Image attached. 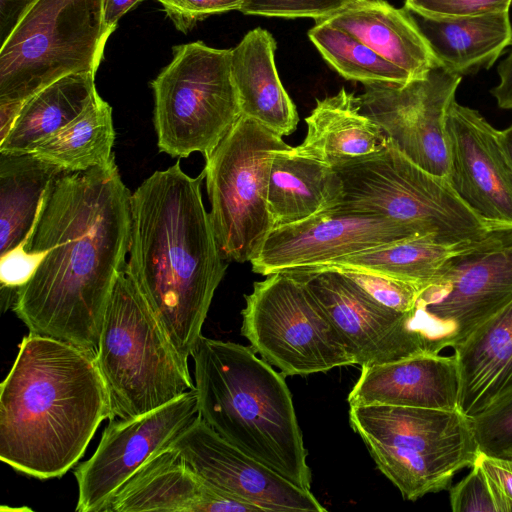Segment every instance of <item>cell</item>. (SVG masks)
Listing matches in <instances>:
<instances>
[{"mask_svg": "<svg viewBox=\"0 0 512 512\" xmlns=\"http://www.w3.org/2000/svg\"><path fill=\"white\" fill-rule=\"evenodd\" d=\"M131 196L114 158L52 180L23 240L26 250L45 255L15 290L12 306L30 333L96 352L115 281L127 264Z\"/></svg>", "mask_w": 512, "mask_h": 512, "instance_id": "6da1fadb", "label": "cell"}, {"mask_svg": "<svg viewBox=\"0 0 512 512\" xmlns=\"http://www.w3.org/2000/svg\"><path fill=\"white\" fill-rule=\"evenodd\" d=\"M204 179L203 171L192 178L177 161L131 196L126 267L186 361L227 268L204 207Z\"/></svg>", "mask_w": 512, "mask_h": 512, "instance_id": "7a4b0ae2", "label": "cell"}, {"mask_svg": "<svg viewBox=\"0 0 512 512\" xmlns=\"http://www.w3.org/2000/svg\"><path fill=\"white\" fill-rule=\"evenodd\" d=\"M112 419L95 351L28 333L0 385V459L40 480L60 478Z\"/></svg>", "mask_w": 512, "mask_h": 512, "instance_id": "3957f363", "label": "cell"}, {"mask_svg": "<svg viewBox=\"0 0 512 512\" xmlns=\"http://www.w3.org/2000/svg\"><path fill=\"white\" fill-rule=\"evenodd\" d=\"M191 356L199 416L233 445L310 489L307 450L285 376L251 346L202 335Z\"/></svg>", "mask_w": 512, "mask_h": 512, "instance_id": "277c9868", "label": "cell"}, {"mask_svg": "<svg viewBox=\"0 0 512 512\" xmlns=\"http://www.w3.org/2000/svg\"><path fill=\"white\" fill-rule=\"evenodd\" d=\"M95 354L112 418L147 413L195 389L188 361L126 266L115 281Z\"/></svg>", "mask_w": 512, "mask_h": 512, "instance_id": "5b68a950", "label": "cell"}, {"mask_svg": "<svg viewBox=\"0 0 512 512\" xmlns=\"http://www.w3.org/2000/svg\"><path fill=\"white\" fill-rule=\"evenodd\" d=\"M349 421L378 469L409 501L446 489L478 455L471 419L458 409L350 406Z\"/></svg>", "mask_w": 512, "mask_h": 512, "instance_id": "8992f818", "label": "cell"}, {"mask_svg": "<svg viewBox=\"0 0 512 512\" xmlns=\"http://www.w3.org/2000/svg\"><path fill=\"white\" fill-rule=\"evenodd\" d=\"M333 169L343 183L335 209L381 215L446 243L480 240L498 231L458 197L448 178L422 169L388 139L379 151Z\"/></svg>", "mask_w": 512, "mask_h": 512, "instance_id": "52a82bcc", "label": "cell"}, {"mask_svg": "<svg viewBox=\"0 0 512 512\" xmlns=\"http://www.w3.org/2000/svg\"><path fill=\"white\" fill-rule=\"evenodd\" d=\"M111 34L103 0H36L0 46V103H21L66 75L95 72Z\"/></svg>", "mask_w": 512, "mask_h": 512, "instance_id": "ba28073f", "label": "cell"}, {"mask_svg": "<svg viewBox=\"0 0 512 512\" xmlns=\"http://www.w3.org/2000/svg\"><path fill=\"white\" fill-rule=\"evenodd\" d=\"M173 58L151 82L159 150L207 158L228 134L241 109L231 71V49L201 41L174 46Z\"/></svg>", "mask_w": 512, "mask_h": 512, "instance_id": "9c48e42d", "label": "cell"}, {"mask_svg": "<svg viewBox=\"0 0 512 512\" xmlns=\"http://www.w3.org/2000/svg\"><path fill=\"white\" fill-rule=\"evenodd\" d=\"M283 137L241 116L203 169L210 218L224 260L251 262L274 229L268 183L275 150Z\"/></svg>", "mask_w": 512, "mask_h": 512, "instance_id": "30bf717a", "label": "cell"}, {"mask_svg": "<svg viewBox=\"0 0 512 512\" xmlns=\"http://www.w3.org/2000/svg\"><path fill=\"white\" fill-rule=\"evenodd\" d=\"M242 335L284 376H305L355 361L329 317L289 272L266 275L245 295Z\"/></svg>", "mask_w": 512, "mask_h": 512, "instance_id": "8fae6325", "label": "cell"}, {"mask_svg": "<svg viewBox=\"0 0 512 512\" xmlns=\"http://www.w3.org/2000/svg\"><path fill=\"white\" fill-rule=\"evenodd\" d=\"M511 301L512 231L456 257L421 290L409 322L417 354L454 349Z\"/></svg>", "mask_w": 512, "mask_h": 512, "instance_id": "7c38bea8", "label": "cell"}, {"mask_svg": "<svg viewBox=\"0 0 512 512\" xmlns=\"http://www.w3.org/2000/svg\"><path fill=\"white\" fill-rule=\"evenodd\" d=\"M462 76L441 66L406 84H368L357 96L361 112L413 163L448 178L446 120Z\"/></svg>", "mask_w": 512, "mask_h": 512, "instance_id": "4fadbf2b", "label": "cell"}, {"mask_svg": "<svg viewBox=\"0 0 512 512\" xmlns=\"http://www.w3.org/2000/svg\"><path fill=\"white\" fill-rule=\"evenodd\" d=\"M199 416L196 390L147 413L109 419L93 455L74 475L77 512H102L107 501L150 457L169 447Z\"/></svg>", "mask_w": 512, "mask_h": 512, "instance_id": "5bb4252c", "label": "cell"}, {"mask_svg": "<svg viewBox=\"0 0 512 512\" xmlns=\"http://www.w3.org/2000/svg\"><path fill=\"white\" fill-rule=\"evenodd\" d=\"M414 238L421 236L390 218L333 209L274 228L250 263L253 272L266 276L326 265L345 256Z\"/></svg>", "mask_w": 512, "mask_h": 512, "instance_id": "9a60e30c", "label": "cell"}, {"mask_svg": "<svg viewBox=\"0 0 512 512\" xmlns=\"http://www.w3.org/2000/svg\"><path fill=\"white\" fill-rule=\"evenodd\" d=\"M446 131L453 190L493 229L512 230V160L501 130L479 111L454 100Z\"/></svg>", "mask_w": 512, "mask_h": 512, "instance_id": "2e32d148", "label": "cell"}, {"mask_svg": "<svg viewBox=\"0 0 512 512\" xmlns=\"http://www.w3.org/2000/svg\"><path fill=\"white\" fill-rule=\"evenodd\" d=\"M170 446L208 483L259 511H326L310 489L233 445L200 416Z\"/></svg>", "mask_w": 512, "mask_h": 512, "instance_id": "e0dca14e", "label": "cell"}, {"mask_svg": "<svg viewBox=\"0 0 512 512\" xmlns=\"http://www.w3.org/2000/svg\"><path fill=\"white\" fill-rule=\"evenodd\" d=\"M289 272L304 283L341 336L355 364L363 367L416 356L410 311L399 312L369 299L338 270Z\"/></svg>", "mask_w": 512, "mask_h": 512, "instance_id": "ac0fdd59", "label": "cell"}, {"mask_svg": "<svg viewBox=\"0 0 512 512\" xmlns=\"http://www.w3.org/2000/svg\"><path fill=\"white\" fill-rule=\"evenodd\" d=\"M260 512L218 490L169 446L150 457L107 501L102 512Z\"/></svg>", "mask_w": 512, "mask_h": 512, "instance_id": "d6986e66", "label": "cell"}, {"mask_svg": "<svg viewBox=\"0 0 512 512\" xmlns=\"http://www.w3.org/2000/svg\"><path fill=\"white\" fill-rule=\"evenodd\" d=\"M459 372L454 354H420L363 366L347 401L350 406L389 405L453 410Z\"/></svg>", "mask_w": 512, "mask_h": 512, "instance_id": "ffe728a7", "label": "cell"}, {"mask_svg": "<svg viewBox=\"0 0 512 512\" xmlns=\"http://www.w3.org/2000/svg\"><path fill=\"white\" fill-rule=\"evenodd\" d=\"M457 409L473 418L512 394V301L455 347Z\"/></svg>", "mask_w": 512, "mask_h": 512, "instance_id": "44dd1931", "label": "cell"}, {"mask_svg": "<svg viewBox=\"0 0 512 512\" xmlns=\"http://www.w3.org/2000/svg\"><path fill=\"white\" fill-rule=\"evenodd\" d=\"M351 34L379 56L404 71L410 80L438 66L410 11L384 0H351L332 16L319 20Z\"/></svg>", "mask_w": 512, "mask_h": 512, "instance_id": "7402d4cb", "label": "cell"}, {"mask_svg": "<svg viewBox=\"0 0 512 512\" xmlns=\"http://www.w3.org/2000/svg\"><path fill=\"white\" fill-rule=\"evenodd\" d=\"M275 50L276 41L271 33L257 27L231 49V71L241 116L284 137L296 130L299 117L280 81Z\"/></svg>", "mask_w": 512, "mask_h": 512, "instance_id": "603a6c76", "label": "cell"}, {"mask_svg": "<svg viewBox=\"0 0 512 512\" xmlns=\"http://www.w3.org/2000/svg\"><path fill=\"white\" fill-rule=\"evenodd\" d=\"M410 14L437 64L460 76L491 68L512 45L509 11L459 17Z\"/></svg>", "mask_w": 512, "mask_h": 512, "instance_id": "cb8c5ba5", "label": "cell"}, {"mask_svg": "<svg viewBox=\"0 0 512 512\" xmlns=\"http://www.w3.org/2000/svg\"><path fill=\"white\" fill-rule=\"evenodd\" d=\"M305 122L304 141L290 150L331 167L377 152L387 141L380 127L361 112L357 96L344 88L317 100Z\"/></svg>", "mask_w": 512, "mask_h": 512, "instance_id": "d4e9b609", "label": "cell"}, {"mask_svg": "<svg viewBox=\"0 0 512 512\" xmlns=\"http://www.w3.org/2000/svg\"><path fill=\"white\" fill-rule=\"evenodd\" d=\"M290 148L275 150L271 162L268 207L274 228L333 210L343 198V183L333 167Z\"/></svg>", "mask_w": 512, "mask_h": 512, "instance_id": "484cf974", "label": "cell"}, {"mask_svg": "<svg viewBox=\"0 0 512 512\" xmlns=\"http://www.w3.org/2000/svg\"><path fill=\"white\" fill-rule=\"evenodd\" d=\"M511 231H496L480 240L457 243L441 242L428 237L403 240L345 256L318 267H344L376 272L413 283L423 289L435 282L456 257L494 244Z\"/></svg>", "mask_w": 512, "mask_h": 512, "instance_id": "4316f807", "label": "cell"}, {"mask_svg": "<svg viewBox=\"0 0 512 512\" xmlns=\"http://www.w3.org/2000/svg\"><path fill=\"white\" fill-rule=\"evenodd\" d=\"M95 72L66 75L42 88L22 105L0 152L28 153L74 120L97 93Z\"/></svg>", "mask_w": 512, "mask_h": 512, "instance_id": "83f0119b", "label": "cell"}, {"mask_svg": "<svg viewBox=\"0 0 512 512\" xmlns=\"http://www.w3.org/2000/svg\"><path fill=\"white\" fill-rule=\"evenodd\" d=\"M62 171L30 152H0L1 255L27 237L46 189Z\"/></svg>", "mask_w": 512, "mask_h": 512, "instance_id": "f1b7e54d", "label": "cell"}, {"mask_svg": "<svg viewBox=\"0 0 512 512\" xmlns=\"http://www.w3.org/2000/svg\"><path fill=\"white\" fill-rule=\"evenodd\" d=\"M114 140L112 108L97 92L74 120L30 153L64 171H83L110 162Z\"/></svg>", "mask_w": 512, "mask_h": 512, "instance_id": "f546056e", "label": "cell"}, {"mask_svg": "<svg viewBox=\"0 0 512 512\" xmlns=\"http://www.w3.org/2000/svg\"><path fill=\"white\" fill-rule=\"evenodd\" d=\"M308 37L322 57L342 77L368 84H406L408 75L346 31L316 21Z\"/></svg>", "mask_w": 512, "mask_h": 512, "instance_id": "4dcf8cb0", "label": "cell"}, {"mask_svg": "<svg viewBox=\"0 0 512 512\" xmlns=\"http://www.w3.org/2000/svg\"><path fill=\"white\" fill-rule=\"evenodd\" d=\"M328 268L338 270L372 301L399 312L413 310L422 290L413 283L376 272L344 267Z\"/></svg>", "mask_w": 512, "mask_h": 512, "instance_id": "1f68e13d", "label": "cell"}, {"mask_svg": "<svg viewBox=\"0 0 512 512\" xmlns=\"http://www.w3.org/2000/svg\"><path fill=\"white\" fill-rule=\"evenodd\" d=\"M470 419L479 453L512 458V394Z\"/></svg>", "mask_w": 512, "mask_h": 512, "instance_id": "d6a6232c", "label": "cell"}, {"mask_svg": "<svg viewBox=\"0 0 512 512\" xmlns=\"http://www.w3.org/2000/svg\"><path fill=\"white\" fill-rule=\"evenodd\" d=\"M454 512H507L491 479L475 460L470 472L450 491Z\"/></svg>", "mask_w": 512, "mask_h": 512, "instance_id": "836d02e7", "label": "cell"}, {"mask_svg": "<svg viewBox=\"0 0 512 512\" xmlns=\"http://www.w3.org/2000/svg\"><path fill=\"white\" fill-rule=\"evenodd\" d=\"M351 0H247L240 12L277 18L326 19L343 9Z\"/></svg>", "mask_w": 512, "mask_h": 512, "instance_id": "e575fe53", "label": "cell"}, {"mask_svg": "<svg viewBox=\"0 0 512 512\" xmlns=\"http://www.w3.org/2000/svg\"><path fill=\"white\" fill-rule=\"evenodd\" d=\"M175 28L187 34L197 22L206 17L238 10L247 0H156Z\"/></svg>", "mask_w": 512, "mask_h": 512, "instance_id": "d590c367", "label": "cell"}, {"mask_svg": "<svg viewBox=\"0 0 512 512\" xmlns=\"http://www.w3.org/2000/svg\"><path fill=\"white\" fill-rule=\"evenodd\" d=\"M512 0H410L405 7L429 17L473 16L509 11Z\"/></svg>", "mask_w": 512, "mask_h": 512, "instance_id": "8d00e7d4", "label": "cell"}, {"mask_svg": "<svg viewBox=\"0 0 512 512\" xmlns=\"http://www.w3.org/2000/svg\"><path fill=\"white\" fill-rule=\"evenodd\" d=\"M44 255V252L26 250L23 241L2 254L0 257L2 288L16 290L26 284L35 273Z\"/></svg>", "mask_w": 512, "mask_h": 512, "instance_id": "74e56055", "label": "cell"}, {"mask_svg": "<svg viewBox=\"0 0 512 512\" xmlns=\"http://www.w3.org/2000/svg\"><path fill=\"white\" fill-rule=\"evenodd\" d=\"M476 460L494 484L506 511L512 512V458L490 457L478 452Z\"/></svg>", "mask_w": 512, "mask_h": 512, "instance_id": "f35d334b", "label": "cell"}, {"mask_svg": "<svg viewBox=\"0 0 512 512\" xmlns=\"http://www.w3.org/2000/svg\"><path fill=\"white\" fill-rule=\"evenodd\" d=\"M36 0H0V46Z\"/></svg>", "mask_w": 512, "mask_h": 512, "instance_id": "ab89813d", "label": "cell"}, {"mask_svg": "<svg viewBox=\"0 0 512 512\" xmlns=\"http://www.w3.org/2000/svg\"><path fill=\"white\" fill-rule=\"evenodd\" d=\"M506 58L497 67L499 83L490 90L497 105L512 110V45Z\"/></svg>", "mask_w": 512, "mask_h": 512, "instance_id": "60d3db41", "label": "cell"}, {"mask_svg": "<svg viewBox=\"0 0 512 512\" xmlns=\"http://www.w3.org/2000/svg\"><path fill=\"white\" fill-rule=\"evenodd\" d=\"M143 0H103L104 23L112 34L120 18Z\"/></svg>", "mask_w": 512, "mask_h": 512, "instance_id": "b9f144b4", "label": "cell"}, {"mask_svg": "<svg viewBox=\"0 0 512 512\" xmlns=\"http://www.w3.org/2000/svg\"><path fill=\"white\" fill-rule=\"evenodd\" d=\"M502 138L504 141V144L506 146V149L509 153V156L512 160V124L509 125L504 130H501Z\"/></svg>", "mask_w": 512, "mask_h": 512, "instance_id": "7bdbcfd3", "label": "cell"}, {"mask_svg": "<svg viewBox=\"0 0 512 512\" xmlns=\"http://www.w3.org/2000/svg\"><path fill=\"white\" fill-rule=\"evenodd\" d=\"M407 1H410V0H405V2H407Z\"/></svg>", "mask_w": 512, "mask_h": 512, "instance_id": "ee69618b", "label": "cell"}]
</instances>
